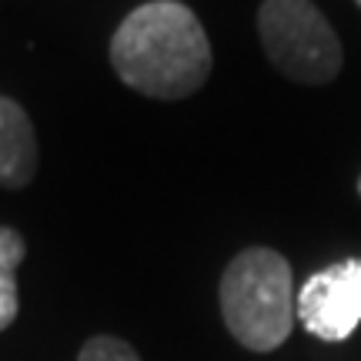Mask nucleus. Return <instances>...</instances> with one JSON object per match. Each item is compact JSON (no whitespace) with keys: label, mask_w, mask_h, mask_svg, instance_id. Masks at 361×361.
I'll use <instances>...</instances> for the list:
<instances>
[{"label":"nucleus","mask_w":361,"mask_h":361,"mask_svg":"<svg viewBox=\"0 0 361 361\" xmlns=\"http://www.w3.org/2000/svg\"><path fill=\"white\" fill-rule=\"evenodd\" d=\"M117 78L144 97L180 101L211 78V40L191 7L151 0L130 11L111 37Z\"/></svg>","instance_id":"obj_1"},{"label":"nucleus","mask_w":361,"mask_h":361,"mask_svg":"<svg viewBox=\"0 0 361 361\" xmlns=\"http://www.w3.org/2000/svg\"><path fill=\"white\" fill-rule=\"evenodd\" d=\"M291 264L271 247H247L221 274V314L247 351L281 348L295 324Z\"/></svg>","instance_id":"obj_2"},{"label":"nucleus","mask_w":361,"mask_h":361,"mask_svg":"<svg viewBox=\"0 0 361 361\" xmlns=\"http://www.w3.org/2000/svg\"><path fill=\"white\" fill-rule=\"evenodd\" d=\"M258 30L268 61L298 84H328L341 71V40L311 0H264Z\"/></svg>","instance_id":"obj_3"},{"label":"nucleus","mask_w":361,"mask_h":361,"mask_svg":"<svg viewBox=\"0 0 361 361\" xmlns=\"http://www.w3.org/2000/svg\"><path fill=\"white\" fill-rule=\"evenodd\" d=\"M295 314L314 338L345 341L361 324V258L311 274L295 298Z\"/></svg>","instance_id":"obj_4"},{"label":"nucleus","mask_w":361,"mask_h":361,"mask_svg":"<svg viewBox=\"0 0 361 361\" xmlns=\"http://www.w3.org/2000/svg\"><path fill=\"white\" fill-rule=\"evenodd\" d=\"M37 171V137L24 107L0 97V188H27Z\"/></svg>","instance_id":"obj_5"},{"label":"nucleus","mask_w":361,"mask_h":361,"mask_svg":"<svg viewBox=\"0 0 361 361\" xmlns=\"http://www.w3.org/2000/svg\"><path fill=\"white\" fill-rule=\"evenodd\" d=\"M27 255L24 238L13 228H0V331L11 328L17 311H20V298H17V268Z\"/></svg>","instance_id":"obj_6"},{"label":"nucleus","mask_w":361,"mask_h":361,"mask_svg":"<svg viewBox=\"0 0 361 361\" xmlns=\"http://www.w3.org/2000/svg\"><path fill=\"white\" fill-rule=\"evenodd\" d=\"M78 361H141V355L130 348L128 341H121V338L97 335V338H90L87 345L80 348Z\"/></svg>","instance_id":"obj_7"},{"label":"nucleus","mask_w":361,"mask_h":361,"mask_svg":"<svg viewBox=\"0 0 361 361\" xmlns=\"http://www.w3.org/2000/svg\"><path fill=\"white\" fill-rule=\"evenodd\" d=\"M358 194H361V178H358Z\"/></svg>","instance_id":"obj_8"},{"label":"nucleus","mask_w":361,"mask_h":361,"mask_svg":"<svg viewBox=\"0 0 361 361\" xmlns=\"http://www.w3.org/2000/svg\"><path fill=\"white\" fill-rule=\"evenodd\" d=\"M358 7H361V0H358Z\"/></svg>","instance_id":"obj_9"}]
</instances>
